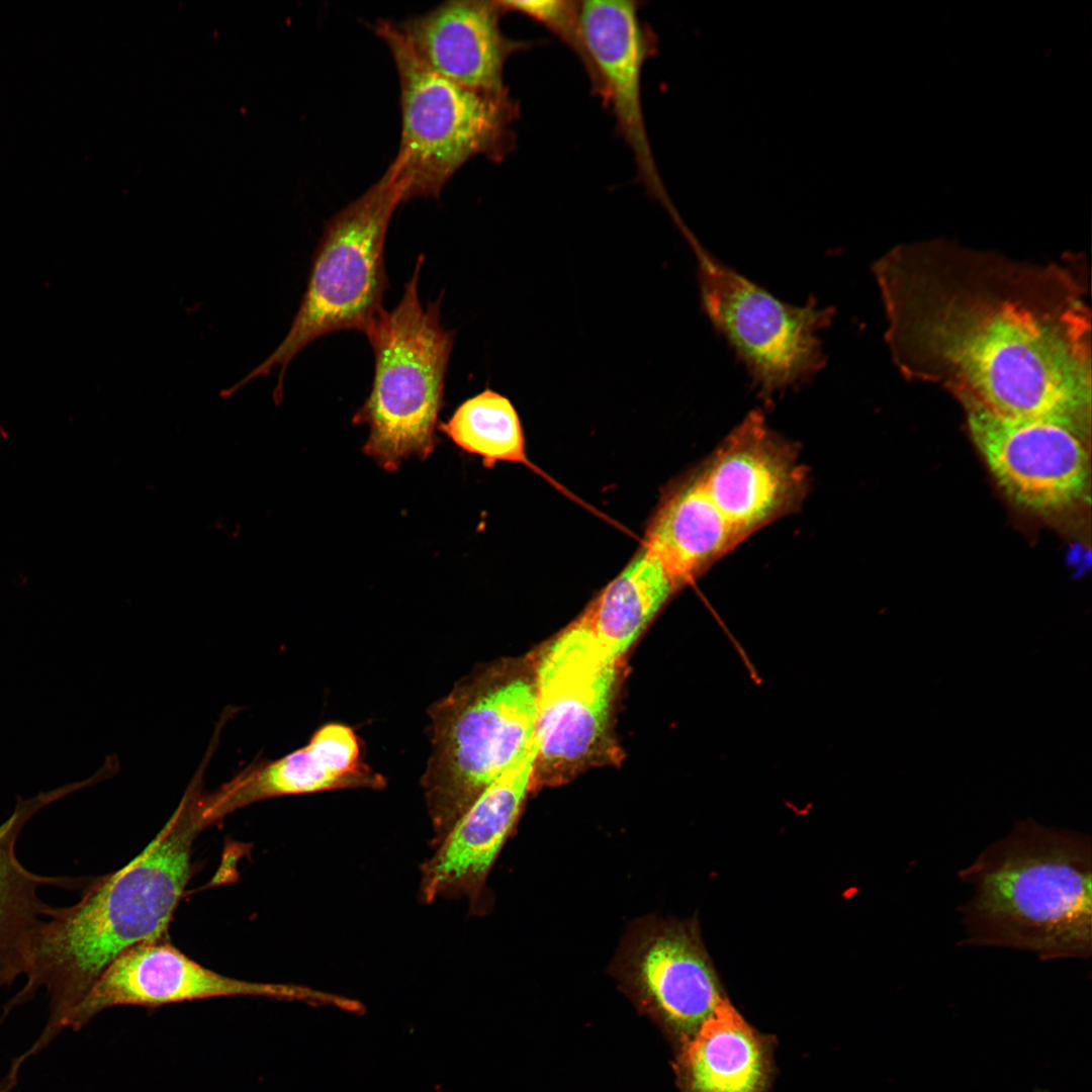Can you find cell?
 I'll return each instance as SVG.
<instances>
[{
    "instance_id": "obj_19",
    "label": "cell",
    "mask_w": 1092,
    "mask_h": 1092,
    "mask_svg": "<svg viewBox=\"0 0 1092 1092\" xmlns=\"http://www.w3.org/2000/svg\"><path fill=\"white\" fill-rule=\"evenodd\" d=\"M673 1070L679 1092H768L772 1042L726 998L677 1049Z\"/></svg>"
},
{
    "instance_id": "obj_24",
    "label": "cell",
    "mask_w": 1092,
    "mask_h": 1092,
    "mask_svg": "<svg viewBox=\"0 0 1092 1092\" xmlns=\"http://www.w3.org/2000/svg\"><path fill=\"white\" fill-rule=\"evenodd\" d=\"M1034 1092H1046V1091H1043V1090L1039 1089V1090H1036Z\"/></svg>"
},
{
    "instance_id": "obj_20",
    "label": "cell",
    "mask_w": 1092,
    "mask_h": 1092,
    "mask_svg": "<svg viewBox=\"0 0 1092 1092\" xmlns=\"http://www.w3.org/2000/svg\"><path fill=\"white\" fill-rule=\"evenodd\" d=\"M740 542L696 474L661 504L647 528L643 550L681 587Z\"/></svg>"
},
{
    "instance_id": "obj_18",
    "label": "cell",
    "mask_w": 1092,
    "mask_h": 1092,
    "mask_svg": "<svg viewBox=\"0 0 1092 1092\" xmlns=\"http://www.w3.org/2000/svg\"><path fill=\"white\" fill-rule=\"evenodd\" d=\"M95 783L91 777L27 799L18 797L14 810L0 824V989L24 976L32 940L58 908L43 902L38 889L53 886L74 890L89 883L82 878L31 873L16 855L17 840L26 823L42 808Z\"/></svg>"
},
{
    "instance_id": "obj_21",
    "label": "cell",
    "mask_w": 1092,
    "mask_h": 1092,
    "mask_svg": "<svg viewBox=\"0 0 1092 1092\" xmlns=\"http://www.w3.org/2000/svg\"><path fill=\"white\" fill-rule=\"evenodd\" d=\"M680 586L642 549L580 617L601 646L619 659Z\"/></svg>"
},
{
    "instance_id": "obj_5",
    "label": "cell",
    "mask_w": 1092,
    "mask_h": 1092,
    "mask_svg": "<svg viewBox=\"0 0 1092 1092\" xmlns=\"http://www.w3.org/2000/svg\"><path fill=\"white\" fill-rule=\"evenodd\" d=\"M423 262L420 255L399 302L383 309L364 333L374 375L353 423L369 427L364 453L389 472L413 456L424 460L433 452L454 343V332L441 324V298L427 305L420 299Z\"/></svg>"
},
{
    "instance_id": "obj_11",
    "label": "cell",
    "mask_w": 1092,
    "mask_h": 1092,
    "mask_svg": "<svg viewBox=\"0 0 1092 1092\" xmlns=\"http://www.w3.org/2000/svg\"><path fill=\"white\" fill-rule=\"evenodd\" d=\"M964 406L975 445L1012 502L1048 514L1081 499L1089 477L1085 425L1055 418H1007Z\"/></svg>"
},
{
    "instance_id": "obj_14",
    "label": "cell",
    "mask_w": 1092,
    "mask_h": 1092,
    "mask_svg": "<svg viewBox=\"0 0 1092 1092\" xmlns=\"http://www.w3.org/2000/svg\"><path fill=\"white\" fill-rule=\"evenodd\" d=\"M386 779L364 758L355 729L340 722L318 727L306 745L274 760L257 761L211 793L193 794L196 816L204 828L256 802L281 796L346 789L381 790Z\"/></svg>"
},
{
    "instance_id": "obj_17",
    "label": "cell",
    "mask_w": 1092,
    "mask_h": 1092,
    "mask_svg": "<svg viewBox=\"0 0 1092 1092\" xmlns=\"http://www.w3.org/2000/svg\"><path fill=\"white\" fill-rule=\"evenodd\" d=\"M579 21L599 93L612 102L642 178L656 186L641 104L646 48L637 6L630 1H583Z\"/></svg>"
},
{
    "instance_id": "obj_7",
    "label": "cell",
    "mask_w": 1092,
    "mask_h": 1092,
    "mask_svg": "<svg viewBox=\"0 0 1092 1092\" xmlns=\"http://www.w3.org/2000/svg\"><path fill=\"white\" fill-rule=\"evenodd\" d=\"M374 30L389 49L399 80L400 143L388 167L403 189V200L438 197L473 157L499 161L512 139L508 96L476 91L434 73L390 20L380 19Z\"/></svg>"
},
{
    "instance_id": "obj_12",
    "label": "cell",
    "mask_w": 1092,
    "mask_h": 1092,
    "mask_svg": "<svg viewBox=\"0 0 1092 1092\" xmlns=\"http://www.w3.org/2000/svg\"><path fill=\"white\" fill-rule=\"evenodd\" d=\"M705 492L737 537H746L798 510L808 489L792 444L752 412L697 473Z\"/></svg>"
},
{
    "instance_id": "obj_6",
    "label": "cell",
    "mask_w": 1092,
    "mask_h": 1092,
    "mask_svg": "<svg viewBox=\"0 0 1092 1092\" xmlns=\"http://www.w3.org/2000/svg\"><path fill=\"white\" fill-rule=\"evenodd\" d=\"M401 202L403 189L388 167L363 194L326 222L304 294L286 336L264 361L226 388L223 397L279 367L274 389L277 400L283 394L288 365L307 345L338 331L365 333L384 309L382 300L388 285L385 237Z\"/></svg>"
},
{
    "instance_id": "obj_4",
    "label": "cell",
    "mask_w": 1092,
    "mask_h": 1092,
    "mask_svg": "<svg viewBox=\"0 0 1092 1092\" xmlns=\"http://www.w3.org/2000/svg\"><path fill=\"white\" fill-rule=\"evenodd\" d=\"M428 716L430 754L421 787L436 847L534 740L535 687L498 667L474 671L431 704Z\"/></svg>"
},
{
    "instance_id": "obj_1",
    "label": "cell",
    "mask_w": 1092,
    "mask_h": 1092,
    "mask_svg": "<svg viewBox=\"0 0 1092 1092\" xmlns=\"http://www.w3.org/2000/svg\"><path fill=\"white\" fill-rule=\"evenodd\" d=\"M874 275L906 377L1002 417L1089 421L1091 315L1068 268L932 242L889 251Z\"/></svg>"
},
{
    "instance_id": "obj_2",
    "label": "cell",
    "mask_w": 1092,
    "mask_h": 1092,
    "mask_svg": "<svg viewBox=\"0 0 1092 1092\" xmlns=\"http://www.w3.org/2000/svg\"><path fill=\"white\" fill-rule=\"evenodd\" d=\"M203 830L188 801L177 809L149 845L119 870L96 878L81 899L58 907L37 930L24 986L4 1015L44 988L49 1018L20 1063L39 1053L61 1030L105 969L128 948L163 937L191 875L194 840Z\"/></svg>"
},
{
    "instance_id": "obj_10",
    "label": "cell",
    "mask_w": 1092,
    "mask_h": 1092,
    "mask_svg": "<svg viewBox=\"0 0 1092 1092\" xmlns=\"http://www.w3.org/2000/svg\"><path fill=\"white\" fill-rule=\"evenodd\" d=\"M612 972L638 1010L676 1050L727 998L696 918H646L635 923Z\"/></svg>"
},
{
    "instance_id": "obj_16",
    "label": "cell",
    "mask_w": 1092,
    "mask_h": 1092,
    "mask_svg": "<svg viewBox=\"0 0 1092 1092\" xmlns=\"http://www.w3.org/2000/svg\"><path fill=\"white\" fill-rule=\"evenodd\" d=\"M499 1L451 0L395 23L431 71L464 87L507 95L504 67L518 43L502 31Z\"/></svg>"
},
{
    "instance_id": "obj_3",
    "label": "cell",
    "mask_w": 1092,
    "mask_h": 1092,
    "mask_svg": "<svg viewBox=\"0 0 1092 1092\" xmlns=\"http://www.w3.org/2000/svg\"><path fill=\"white\" fill-rule=\"evenodd\" d=\"M1091 838L1043 826L1014 825L960 878L973 889L961 906L963 944L1001 946L1040 960L1086 959L1092 948Z\"/></svg>"
},
{
    "instance_id": "obj_15",
    "label": "cell",
    "mask_w": 1092,
    "mask_h": 1092,
    "mask_svg": "<svg viewBox=\"0 0 1092 1092\" xmlns=\"http://www.w3.org/2000/svg\"><path fill=\"white\" fill-rule=\"evenodd\" d=\"M534 739L471 804L432 855L421 866L420 898H467L479 908L488 873L510 835L533 785Z\"/></svg>"
},
{
    "instance_id": "obj_13",
    "label": "cell",
    "mask_w": 1092,
    "mask_h": 1092,
    "mask_svg": "<svg viewBox=\"0 0 1092 1092\" xmlns=\"http://www.w3.org/2000/svg\"><path fill=\"white\" fill-rule=\"evenodd\" d=\"M236 996L303 1001L324 997L301 986L223 976L193 961L163 937L136 944L117 957L73 1010L66 1028L80 1030L101 1011L115 1006L157 1007Z\"/></svg>"
},
{
    "instance_id": "obj_8",
    "label": "cell",
    "mask_w": 1092,
    "mask_h": 1092,
    "mask_svg": "<svg viewBox=\"0 0 1092 1092\" xmlns=\"http://www.w3.org/2000/svg\"><path fill=\"white\" fill-rule=\"evenodd\" d=\"M703 307L765 393L807 380L823 364L828 309L788 304L719 262L694 240Z\"/></svg>"
},
{
    "instance_id": "obj_22",
    "label": "cell",
    "mask_w": 1092,
    "mask_h": 1092,
    "mask_svg": "<svg viewBox=\"0 0 1092 1092\" xmlns=\"http://www.w3.org/2000/svg\"><path fill=\"white\" fill-rule=\"evenodd\" d=\"M439 430L464 451L480 456L486 467L503 461L534 468L516 407L492 389L463 401Z\"/></svg>"
},
{
    "instance_id": "obj_23",
    "label": "cell",
    "mask_w": 1092,
    "mask_h": 1092,
    "mask_svg": "<svg viewBox=\"0 0 1092 1092\" xmlns=\"http://www.w3.org/2000/svg\"><path fill=\"white\" fill-rule=\"evenodd\" d=\"M505 11L529 16L556 32L580 57L596 85V75L585 51L579 21L580 2L563 0L499 1Z\"/></svg>"
},
{
    "instance_id": "obj_9",
    "label": "cell",
    "mask_w": 1092,
    "mask_h": 1092,
    "mask_svg": "<svg viewBox=\"0 0 1092 1092\" xmlns=\"http://www.w3.org/2000/svg\"><path fill=\"white\" fill-rule=\"evenodd\" d=\"M618 663L580 618L545 649L534 682L533 785L565 779L597 751L607 728Z\"/></svg>"
}]
</instances>
